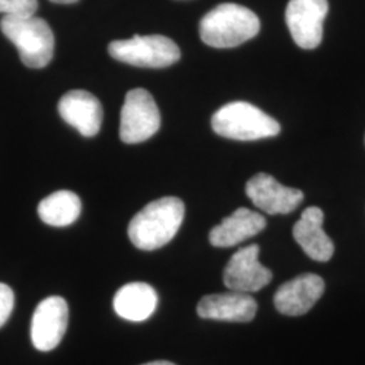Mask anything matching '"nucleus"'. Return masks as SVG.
<instances>
[{
    "mask_svg": "<svg viewBox=\"0 0 365 365\" xmlns=\"http://www.w3.org/2000/svg\"><path fill=\"white\" fill-rule=\"evenodd\" d=\"M184 212V203L175 196L150 202L131 220L128 229L131 244L141 250L163 248L179 232Z\"/></svg>",
    "mask_w": 365,
    "mask_h": 365,
    "instance_id": "1",
    "label": "nucleus"
},
{
    "mask_svg": "<svg viewBox=\"0 0 365 365\" xmlns=\"http://www.w3.org/2000/svg\"><path fill=\"white\" fill-rule=\"evenodd\" d=\"M260 31V19L252 10L235 3H222L206 14L199 25L202 41L211 48H235Z\"/></svg>",
    "mask_w": 365,
    "mask_h": 365,
    "instance_id": "2",
    "label": "nucleus"
},
{
    "mask_svg": "<svg viewBox=\"0 0 365 365\" xmlns=\"http://www.w3.org/2000/svg\"><path fill=\"white\" fill-rule=\"evenodd\" d=\"M1 33L18 49L22 63L31 69L48 66L54 53V36L51 26L38 16H3Z\"/></svg>",
    "mask_w": 365,
    "mask_h": 365,
    "instance_id": "3",
    "label": "nucleus"
},
{
    "mask_svg": "<svg viewBox=\"0 0 365 365\" xmlns=\"http://www.w3.org/2000/svg\"><path fill=\"white\" fill-rule=\"evenodd\" d=\"M212 130L218 135L255 141L274 137L280 133L279 122L248 102H232L221 107L211 119Z\"/></svg>",
    "mask_w": 365,
    "mask_h": 365,
    "instance_id": "4",
    "label": "nucleus"
},
{
    "mask_svg": "<svg viewBox=\"0 0 365 365\" xmlns=\"http://www.w3.org/2000/svg\"><path fill=\"white\" fill-rule=\"evenodd\" d=\"M110 56L120 63L140 68H167L180 60L179 46L164 36H134L108 45Z\"/></svg>",
    "mask_w": 365,
    "mask_h": 365,
    "instance_id": "5",
    "label": "nucleus"
},
{
    "mask_svg": "<svg viewBox=\"0 0 365 365\" xmlns=\"http://www.w3.org/2000/svg\"><path fill=\"white\" fill-rule=\"evenodd\" d=\"M161 125L153 96L143 88L131 90L120 111L119 135L125 144H140L152 138Z\"/></svg>",
    "mask_w": 365,
    "mask_h": 365,
    "instance_id": "6",
    "label": "nucleus"
},
{
    "mask_svg": "<svg viewBox=\"0 0 365 365\" xmlns=\"http://www.w3.org/2000/svg\"><path fill=\"white\" fill-rule=\"evenodd\" d=\"M327 0H289L286 10L288 30L302 49H315L324 37Z\"/></svg>",
    "mask_w": 365,
    "mask_h": 365,
    "instance_id": "7",
    "label": "nucleus"
},
{
    "mask_svg": "<svg viewBox=\"0 0 365 365\" xmlns=\"http://www.w3.org/2000/svg\"><path fill=\"white\" fill-rule=\"evenodd\" d=\"M259 245L237 250L223 271V283L238 292H257L272 280V272L259 261Z\"/></svg>",
    "mask_w": 365,
    "mask_h": 365,
    "instance_id": "8",
    "label": "nucleus"
},
{
    "mask_svg": "<svg viewBox=\"0 0 365 365\" xmlns=\"http://www.w3.org/2000/svg\"><path fill=\"white\" fill-rule=\"evenodd\" d=\"M68 304L60 297H51L37 306L31 319V341L41 352L53 351L64 337L68 327Z\"/></svg>",
    "mask_w": 365,
    "mask_h": 365,
    "instance_id": "9",
    "label": "nucleus"
},
{
    "mask_svg": "<svg viewBox=\"0 0 365 365\" xmlns=\"http://www.w3.org/2000/svg\"><path fill=\"white\" fill-rule=\"evenodd\" d=\"M245 191L257 209L271 215L292 212L304 197L300 190L280 184L268 173L255 175L247 182Z\"/></svg>",
    "mask_w": 365,
    "mask_h": 365,
    "instance_id": "10",
    "label": "nucleus"
},
{
    "mask_svg": "<svg viewBox=\"0 0 365 365\" xmlns=\"http://www.w3.org/2000/svg\"><path fill=\"white\" fill-rule=\"evenodd\" d=\"M325 292V282L314 274H300L280 286L274 294V307L288 317H299L310 312Z\"/></svg>",
    "mask_w": 365,
    "mask_h": 365,
    "instance_id": "11",
    "label": "nucleus"
},
{
    "mask_svg": "<svg viewBox=\"0 0 365 365\" xmlns=\"http://www.w3.org/2000/svg\"><path fill=\"white\" fill-rule=\"evenodd\" d=\"M58 113L68 125L84 137H95L103 122V108L96 96L84 90L66 92L58 102Z\"/></svg>",
    "mask_w": 365,
    "mask_h": 365,
    "instance_id": "12",
    "label": "nucleus"
},
{
    "mask_svg": "<svg viewBox=\"0 0 365 365\" xmlns=\"http://www.w3.org/2000/svg\"><path fill=\"white\" fill-rule=\"evenodd\" d=\"M197 315L203 319L226 322H250L257 313V302L245 292L207 295L197 303Z\"/></svg>",
    "mask_w": 365,
    "mask_h": 365,
    "instance_id": "13",
    "label": "nucleus"
},
{
    "mask_svg": "<svg viewBox=\"0 0 365 365\" xmlns=\"http://www.w3.org/2000/svg\"><path fill=\"white\" fill-rule=\"evenodd\" d=\"M324 218V211L319 207H309L302 212L292 229L294 238L303 252L310 259L321 262L330 260L334 253V244L322 227Z\"/></svg>",
    "mask_w": 365,
    "mask_h": 365,
    "instance_id": "14",
    "label": "nucleus"
},
{
    "mask_svg": "<svg viewBox=\"0 0 365 365\" xmlns=\"http://www.w3.org/2000/svg\"><path fill=\"white\" fill-rule=\"evenodd\" d=\"M265 226L267 221L261 214L241 207L210 232V242L217 248L235 247L261 233Z\"/></svg>",
    "mask_w": 365,
    "mask_h": 365,
    "instance_id": "15",
    "label": "nucleus"
},
{
    "mask_svg": "<svg viewBox=\"0 0 365 365\" xmlns=\"http://www.w3.org/2000/svg\"><path fill=\"white\" fill-rule=\"evenodd\" d=\"M157 303L155 288L135 282L118 289L113 306L120 318L130 322H143L156 312Z\"/></svg>",
    "mask_w": 365,
    "mask_h": 365,
    "instance_id": "16",
    "label": "nucleus"
},
{
    "mask_svg": "<svg viewBox=\"0 0 365 365\" xmlns=\"http://www.w3.org/2000/svg\"><path fill=\"white\" fill-rule=\"evenodd\" d=\"M81 212V200L75 192L61 190L46 196L38 205L41 221L49 226L64 227L78 220Z\"/></svg>",
    "mask_w": 365,
    "mask_h": 365,
    "instance_id": "17",
    "label": "nucleus"
},
{
    "mask_svg": "<svg viewBox=\"0 0 365 365\" xmlns=\"http://www.w3.org/2000/svg\"><path fill=\"white\" fill-rule=\"evenodd\" d=\"M38 0H0V13L4 16L26 18L36 15Z\"/></svg>",
    "mask_w": 365,
    "mask_h": 365,
    "instance_id": "18",
    "label": "nucleus"
},
{
    "mask_svg": "<svg viewBox=\"0 0 365 365\" xmlns=\"http://www.w3.org/2000/svg\"><path fill=\"white\" fill-rule=\"evenodd\" d=\"M14 303L15 298L13 289L7 284L0 283V327L9 321L10 315L13 313Z\"/></svg>",
    "mask_w": 365,
    "mask_h": 365,
    "instance_id": "19",
    "label": "nucleus"
},
{
    "mask_svg": "<svg viewBox=\"0 0 365 365\" xmlns=\"http://www.w3.org/2000/svg\"><path fill=\"white\" fill-rule=\"evenodd\" d=\"M52 3L56 4H72V3H76L78 0H51Z\"/></svg>",
    "mask_w": 365,
    "mask_h": 365,
    "instance_id": "20",
    "label": "nucleus"
},
{
    "mask_svg": "<svg viewBox=\"0 0 365 365\" xmlns=\"http://www.w3.org/2000/svg\"><path fill=\"white\" fill-rule=\"evenodd\" d=\"M143 365H175L173 363H170V361H153V363H148V364Z\"/></svg>",
    "mask_w": 365,
    "mask_h": 365,
    "instance_id": "21",
    "label": "nucleus"
}]
</instances>
